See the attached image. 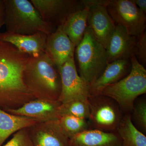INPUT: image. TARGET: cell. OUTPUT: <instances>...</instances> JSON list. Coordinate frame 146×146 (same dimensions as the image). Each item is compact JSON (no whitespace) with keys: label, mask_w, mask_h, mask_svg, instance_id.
I'll return each instance as SVG.
<instances>
[{"label":"cell","mask_w":146,"mask_h":146,"mask_svg":"<svg viewBox=\"0 0 146 146\" xmlns=\"http://www.w3.org/2000/svg\"><path fill=\"white\" fill-rule=\"evenodd\" d=\"M48 35L37 33L30 35L0 33V40L11 44L21 52L36 57L45 52Z\"/></svg>","instance_id":"9a60e30c"},{"label":"cell","mask_w":146,"mask_h":146,"mask_svg":"<svg viewBox=\"0 0 146 146\" xmlns=\"http://www.w3.org/2000/svg\"><path fill=\"white\" fill-rule=\"evenodd\" d=\"M139 9L144 13H146V0H131Z\"/></svg>","instance_id":"4316f807"},{"label":"cell","mask_w":146,"mask_h":146,"mask_svg":"<svg viewBox=\"0 0 146 146\" xmlns=\"http://www.w3.org/2000/svg\"><path fill=\"white\" fill-rule=\"evenodd\" d=\"M89 7L84 8L71 14L62 25L63 31L76 46L81 42L87 27Z\"/></svg>","instance_id":"d6986e66"},{"label":"cell","mask_w":146,"mask_h":146,"mask_svg":"<svg viewBox=\"0 0 146 146\" xmlns=\"http://www.w3.org/2000/svg\"><path fill=\"white\" fill-rule=\"evenodd\" d=\"M37 123L31 118L12 115L0 108V146L12 134Z\"/></svg>","instance_id":"ac0fdd59"},{"label":"cell","mask_w":146,"mask_h":146,"mask_svg":"<svg viewBox=\"0 0 146 146\" xmlns=\"http://www.w3.org/2000/svg\"><path fill=\"white\" fill-rule=\"evenodd\" d=\"M6 32L30 35L42 33L48 35L57 27L43 21L38 11L28 0H3Z\"/></svg>","instance_id":"3957f363"},{"label":"cell","mask_w":146,"mask_h":146,"mask_svg":"<svg viewBox=\"0 0 146 146\" xmlns=\"http://www.w3.org/2000/svg\"><path fill=\"white\" fill-rule=\"evenodd\" d=\"M60 117L70 115L89 119L90 107L88 99H78L61 104L59 108Z\"/></svg>","instance_id":"7402d4cb"},{"label":"cell","mask_w":146,"mask_h":146,"mask_svg":"<svg viewBox=\"0 0 146 146\" xmlns=\"http://www.w3.org/2000/svg\"><path fill=\"white\" fill-rule=\"evenodd\" d=\"M136 44V36L129 34L123 27L116 25L106 48L108 63L119 59H130L135 53Z\"/></svg>","instance_id":"5bb4252c"},{"label":"cell","mask_w":146,"mask_h":146,"mask_svg":"<svg viewBox=\"0 0 146 146\" xmlns=\"http://www.w3.org/2000/svg\"><path fill=\"white\" fill-rule=\"evenodd\" d=\"M5 7L3 0H0V29L5 24Z\"/></svg>","instance_id":"484cf974"},{"label":"cell","mask_w":146,"mask_h":146,"mask_svg":"<svg viewBox=\"0 0 146 146\" xmlns=\"http://www.w3.org/2000/svg\"><path fill=\"white\" fill-rule=\"evenodd\" d=\"M76 47L64 32L62 26H60L47 36L45 53L59 70L70 58L74 56Z\"/></svg>","instance_id":"7c38bea8"},{"label":"cell","mask_w":146,"mask_h":146,"mask_svg":"<svg viewBox=\"0 0 146 146\" xmlns=\"http://www.w3.org/2000/svg\"><path fill=\"white\" fill-rule=\"evenodd\" d=\"M1 146H33L29 128L18 131L6 144Z\"/></svg>","instance_id":"cb8c5ba5"},{"label":"cell","mask_w":146,"mask_h":146,"mask_svg":"<svg viewBox=\"0 0 146 146\" xmlns=\"http://www.w3.org/2000/svg\"><path fill=\"white\" fill-rule=\"evenodd\" d=\"M69 146H123L117 131L89 129L70 139Z\"/></svg>","instance_id":"e0dca14e"},{"label":"cell","mask_w":146,"mask_h":146,"mask_svg":"<svg viewBox=\"0 0 146 146\" xmlns=\"http://www.w3.org/2000/svg\"><path fill=\"white\" fill-rule=\"evenodd\" d=\"M116 131L123 146H146V136L133 124L130 114L124 115Z\"/></svg>","instance_id":"ffe728a7"},{"label":"cell","mask_w":146,"mask_h":146,"mask_svg":"<svg viewBox=\"0 0 146 146\" xmlns=\"http://www.w3.org/2000/svg\"><path fill=\"white\" fill-rule=\"evenodd\" d=\"M29 55L0 40V108L15 109L35 99L23 80Z\"/></svg>","instance_id":"6da1fadb"},{"label":"cell","mask_w":146,"mask_h":146,"mask_svg":"<svg viewBox=\"0 0 146 146\" xmlns=\"http://www.w3.org/2000/svg\"><path fill=\"white\" fill-rule=\"evenodd\" d=\"M78 72L89 86L98 78L108 64L106 48L87 28L81 42L76 47Z\"/></svg>","instance_id":"5b68a950"},{"label":"cell","mask_w":146,"mask_h":146,"mask_svg":"<svg viewBox=\"0 0 146 146\" xmlns=\"http://www.w3.org/2000/svg\"><path fill=\"white\" fill-rule=\"evenodd\" d=\"M130 59L131 68L129 74L106 87L101 94L114 100L125 115L130 114L136 99L146 93L145 68L138 62L135 55Z\"/></svg>","instance_id":"277c9868"},{"label":"cell","mask_w":146,"mask_h":146,"mask_svg":"<svg viewBox=\"0 0 146 146\" xmlns=\"http://www.w3.org/2000/svg\"><path fill=\"white\" fill-rule=\"evenodd\" d=\"M90 129L106 132L116 131L125 114L111 98L102 94L88 98Z\"/></svg>","instance_id":"8992f818"},{"label":"cell","mask_w":146,"mask_h":146,"mask_svg":"<svg viewBox=\"0 0 146 146\" xmlns=\"http://www.w3.org/2000/svg\"><path fill=\"white\" fill-rule=\"evenodd\" d=\"M43 19L57 27L62 25L71 14L84 8L79 0H31Z\"/></svg>","instance_id":"9c48e42d"},{"label":"cell","mask_w":146,"mask_h":146,"mask_svg":"<svg viewBox=\"0 0 146 146\" xmlns=\"http://www.w3.org/2000/svg\"><path fill=\"white\" fill-rule=\"evenodd\" d=\"M131 121L134 125L141 132H146V100L141 98L134 102L130 113Z\"/></svg>","instance_id":"603a6c76"},{"label":"cell","mask_w":146,"mask_h":146,"mask_svg":"<svg viewBox=\"0 0 146 146\" xmlns=\"http://www.w3.org/2000/svg\"><path fill=\"white\" fill-rule=\"evenodd\" d=\"M131 68L130 59H119L108 63L101 75L89 86L90 95L101 94L106 87L127 76Z\"/></svg>","instance_id":"2e32d148"},{"label":"cell","mask_w":146,"mask_h":146,"mask_svg":"<svg viewBox=\"0 0 146 146\" xmlns=\"http://www.w3.org/2000/svg\"><path fill=\"white\" fill-rule=\"evenodd\" d=\"M23 80L35 98L58 101L61 89L60 72L45 52L36 57L29 56Z\"/></svg>","instance_id":"7a4b0ae2"},{"label":"cell","mask_w":146,"mask_h":146,"mask_svg":"<svg viewBox=\"0 0 146 146\" xmlns=\"http://www.w3.org/2000/svg\"><path fill=\"white\" fill-rule=\"evenodd\" d=\"M58 123L63 133L69 139L90 129L87 119L70 115L60 116Z\"/></svg>","instance_id":"44dd1931"},{"label":"cell","mask_w":146,"mask_h":146,"mask_svg":"<svg viewBox=\"0 0 146 146\" xmlns=\"http://www.w3.org/2000/svg\"><path fill=\"white\" fill-rule=\"evenodd\" d=\"M82 1L89 7L87 26L97 41L106 49L116 26L108 11V0Z\"/></svg>","instance_id":"ba28073f"},{"label":"cell","mask_w":146,"mask_h":146,"mask_svg":"<svg viewBox=\"0 0 146 146\" xmlns=\"http://www.w3.org/2000/svg\"><path fill=\"white\" fill-rule=\"evenodd\" d=\"M33 146H69L70 139L63 133L58 120L37 123L29 128Z\"/></svg>","instance_id":"4fadbf2b"},{"label":"cell","mask_w":146,"mask_h":146,"mask_svg":"<svg viewBox=\"0 0 146 146\" xmlns=\"http://www.w3.org/2000/svg\"><path fill=\"white\" fill-rule=\"evenodd\" d=\"M60 104L58 101L35 99L17 109L4 110L12 115L31 118L38 123H42L58 120Z\"/></svg>","instance_id":"8fae6325"},{"label":"cell","mask_w":146,"mask_h":146,"mask_svg":"<svg viewBox=\"0 0 146 146\" xmlns=\"http://www.w3.org/2000/svg\"><path fill=\"white\" fill-rule=\"evenodd\" d=\"M61 89L58 101L61 104L78 99H88L89 85L79 75L74 56L70 58L59 70Z\"/></svg>","instance_id":"30bf717a"},{"label":"cell","mask_w":146,"mask_h":146,"mask_svg":"<svg viewBox=\"0 0 146 146\" xmlns=\"http://www.w3.org/2000/svg\"><path fill=\"white\" fill-rule=\"evenodd\" d=\"M107 9L115 23L123 27L130 35L138 36L146 30V14L131 0H108Z\"/></svg>","instance_id":"52a82bcc"},{"label":"cell","mask_w":146,"mask_h":146,"mask_svg":"<svg viewBox=\"0 0 146 146\" xmlns=\"http://www.w3.org/2000/svg\"><path fill=\"white\" fill-rule=\"evenodd\" d=\"M135 56L141 65L145 67L146 65V31L144 30L136 36Z\"/></svg>","instance_id":"d4e9b609"}]
</instances>
